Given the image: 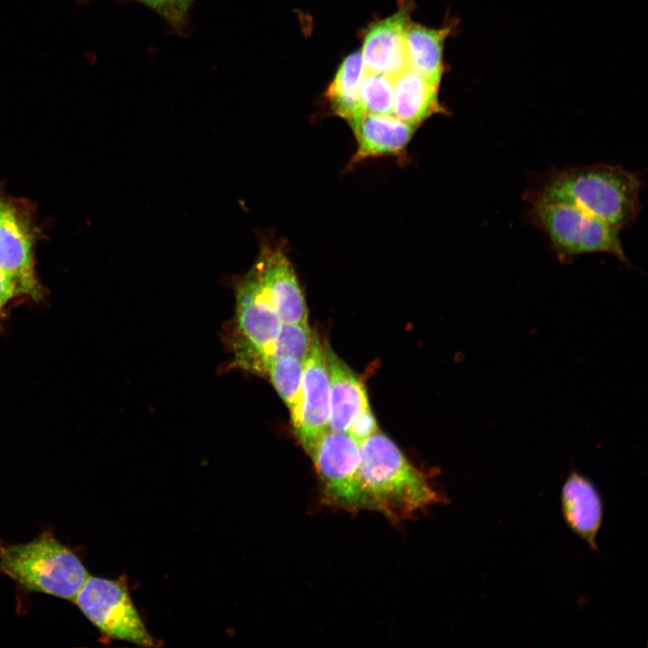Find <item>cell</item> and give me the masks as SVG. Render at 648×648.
Masks as SVG:
<instances>
[{"mask_svg":"<svg viewBox=\"0 0 648 648\" xmlns=\"http://www.w3.org/2000/svg\"><path fill=\"white\" fill-rule=\"evenodd\" d=\"M639 174L608 164L550 167L532 176L523 199L528 204L562 202L572 204L623 230L631 227L641 211Z\"/></svg>","mask_w":648,"mask_h":648,"instance_id":"cell-1","label":"cell"},{"mask_svg":"<svg viewBox=\"0 0 648 648\" xmlns=\"http://www.w3.org/2000/svg\"><path fill=\"white\" fill-rule=\"evenodd\" d=\"M360 478L368 509L408 518L443 496L387 436L377 431L360 443Z\"/></svg>","mask_w":648,"mask_h":648,"instance_id":"cell-2","label":"cell"},{"mask_svg":"<svg viewBox=\"0 0 648 648\" xmlns=\"http://www.w3.org/2000/svg\"><path fill=\"white\" fill-rule=\"evenodd\" d=\"M0 572L27 590L70 601L90 576L79 557L50 532L23 544L0 542Z\"/></svg>","mask_w":648,"mask_h":648,"instance_id":"cell-3","label":"cell"},{"mask_svg":"<svg viewBox=\"0 0 648 648\" xmlns=\"http://www.w3.org/2000/svg\"><path fill=\"white\" fill-rule=\"evenodd\" d=\"M529 205L524 213L525 221L544 235L560 263L603 253L632 266L623 248L620 230L569 203L542 202Z\"/></svg>","mask_w":648,"mask_h":648,"instance_id":"cell-4","label":"cell"},{"mask_svg":"<svg viewBox=\"0 0 648 648\" xmlns=\"http://www.w3.org/2000/svg\"><path fill=\"white\" fill-rule=\"evenodd\" d=\"M235 323L231 346L235 364L264 375L274 356L283 322L274 301L254 266L235 282Z\"/></svg>","mask_w":648,"mask_h":648,"instance_id":"cell-5","label":"cell"},{"mask_svg":"<svg viewBox=\"0 0 648 648\" xmlns=\"http://www.w3.org/2000/svg\"><path fill=\"white\" fill-rule=\"evenodd\" d=\"M324 502L346 511L368 509L360 478V444L347 433L327 430L308 453Z\"/></svg>","mask_w":648,"mask_h":648,"instance_id":"cell-6","label":"cell"},{"mask_svg":"<svg viewBox=\"0 0 648 648\" xmlns=\"http://www.w3.org/2000/svg\"><path fill=\"white\" fill-rule=\"evenodd\" d=\"M72 602L107 637L147 647L158 645L121 581L89 576Z\"/></svg>","mask_w":648,"mask_h":648,"instance_id":"cell-7","label":"cell"},{"mask_svg":"<svg viewBox=\"0 0 648 648\" xmlns=\"http://www.w3.org/2000/svg\"><path fill=\"white\" fill-rule=\"evenodd\" d=\"M35 239L29 203L0 194V268L14 279L19 295L39 300L43 291L35 271Z\"/></svg>","mask_w":648,"mask_h":648,"instance_id":"cell-8","label":"cell"},{"mask_svg":"<svg viewBox=\"0 0 648 648\" xmlns=\"http://www.w3.org/2000/svg\"><path fill=\"white\" fill-rule=\"evenodd\" d=\"M329 417V382L323 346L314 331L310 348L303 359L298 407L291 417L295 436L307 453L317 439L328 430Z\"/></svg>","mask_w":648,"mask_h":648,"instance_id":"cell-9","label":"cell"},{"mask_svg":"<svg viewBox=\"0 0 648 648\" xmlns=\"http://www.w3.org/2000/svg\"><path fill=\"white\" fill-rule=\"evenodd\" d=\"M411 6H402L385 19L371 23L362 47L364 70L395 77L408 68L405 35Z\"/></svg>","mask_w":648,"mask_h":648,"instance_id":"cell-10","label":"cell"},{"mask_svg":"<svg viewBox=\"0 0 648 648\" xmlns=\"http://www.w3.org/2000/svg\"><path fill=\"white\" fill-rule=\"evenodd\" d=\"M268 288L283 324L308 322V310L293 266L281 247L261 245L253 265Z\"/></svg>","mask_w":648,"mask_h":648,"instance_id":"cell-11","label":"cell"},{"mask_svg":"<svg viewBox=\"0 0 648 648\" xmlns=\"http://www.w3.org/2000/svg\"><path fill=\"white\" fill-rule=\"evenodd\" d=\"M561 508L570 529L597 552L603 504L594 484L581 473L572 471L562 487Z\"/></svg>","mask_w":648,"mask_h":648,"instance_id":"cell-12","label":"cell"},{"mask_svg":"<svg viewBox=\"0 0 648 648\" xmlns=\"http://www.w3.org/2000/svg\"><path fill=\"white\" fill-rule=\"evenodd\" d=\"M418 125L404 122L394 114L365 112L352 130L356 139V149L350 165L365 159L396 156L401 153L412 139Z\"/></svg>","mask_w":648,"mask_h":648,"instance_id":"cell-13","label":"cell"},{"mask_svg":"<svg viewBox=\"0 0 648 648\" xmlns=\"http://www.w3.org/2000/svg\"><path fill=\"white\" fill-rule=\"evenodd\" d=\"M323 352L330 392L328 429L346 433L353 420L369 406L366 391L329 345L323 346Z\"/></svg>","mask_w":648,"mask_h":648,"instance_id":"cell-14","label":"cell"},{"mask_svg":"<svg viewBox=\"0 0 648 648\" xmlns=\"http://www.w3.org/2000/svg\"><path fill=\"white\" fill-rule=\"evenodd\" d=\"M439 86L410 68L393 77V114L419 125L429 117L446 113L438 99Z\"/></svg>","mask_w":648,"mask_h":648,"instance_id":"cell-15","label":"cell"},{"mask_svg":"<svg viewBox=\"0 0 648 648\" xmlns=\"http://www.w3.org/2000/svg\"><path fill=\"white\" fill-rule=\"evenodd\" d=\"M450 29H430L410 22L406 30L408 68L437 86L444 72L443 50Z\"/></svg>","mask_w":648,"mask_h":648,"instance_id":"cell-16","label":"cell"},{"mask_svg":"<svg viewBox=\"0 0 648 648\" xmlns=\"http://www.w3.org/2000/svg\"><path fill=\"white\" fill-rule=\"evenodd\" d=\"M364 71L361 53H351L340 64L325 93L333 113L345 120L352 130L365 113L359 96Z\"/></svg>","mask_w":648,"mask_h":648,"instance_id":"cell-17","label":"cell"},{"mask_svg":"<svg viewBox=\"0 0 648 648\" xmlns=\"http://www.w3.org/2000/svg\"><path fill=\"white\" fill-rule=\"evenodd\" d=\"M303 361L291 356L272 358L266 366L267 376L277 393L286 404L291 417L295 413L301 392Z\"/></svg>","mask_w":648,"mask_h":648,"instance_id":"cell-18","label":"cell"},{"mask_svg":"<svg viewBox=\"0 0 648 648\" xmlns=\"http://www.w3.org/2000/svg\"><path fill=\"white\" fill-rule=\"evenodd\" d=\"M359 96L365 112L393 114V77L364 70Z\"/></svg>","mask_w":648,"mask_h":648,"instance_id":"cell-19","label":"cell"},{"mask_svg":"<svg viewBox=\"0 0 648 648\" xmlns=\"http://www.w3.org/2000/svg\"><path fill=\"white\" fill-rule=\"evenodd\" d=\"M313 333L308 322L283 324L274 357L291 356L303 361L310 348Z\"/></svg>","mask_w":648,"mask_h":648,"instance_id":"cell-20","label":"cell"},{"mask_svg":"<svg viewBox=\"0 0 648 648\" xmlns=\"http://www.w3.org/2000/svg\"><path fill=\"white\" fill-rule=\"evenodd\" d=\"M158 14L170 28L184 32L189 23L190 10L196 0H135Z\"/></svg>","mask_w":648,"mask_h":648,"instance_id":"cell-21","label":"cell"},{"mask_svg":"<svg viewBox=\"0 0 648 648\" xmlns=\"http://www.w3.org/2000/svg\"><path fill=\"white\" fill-rule=\"evenodd\" d=\"M377 431L375 417L368 406L353 420L346 433L360 444Z\"/></svg>","mask_w":648,"mask_h":648,"instance_id":"cell-22","label":"cell"},{"mask_svg":"<svg viewBox=\"0 0 648 648\" xmlns=\"http://www.w3.org/2000/svg\"><path fill=\"white\" fill-rule=\"evenodd\" d=\"M16 295L19 294L14 279L0 268V305L4 306Z\"/></svg>","mask_w":648,"mask_h":648,"instance_id":"cell-23","label":"cell"},{"mask_svg":"<svg viewBox=\"0 0 648 648\" xmlns=\"http://www.w3.org/2000/svg\"><path fill=\"white\" fill-rule=\"evenodd\" d=\"M80 4H86L89 0H77Z\"/></svg>","mask_w":648,"mask_h":648,"instance_id":"cell-24","label":"cell"},{"mask_svg":"<svg viewBox=\"0 0 648 648\" xmlns=\"http://www.w3.org/2000/svg\"><path fill=\"white\" fill-rule=\"evenodd\" d=\"M2 308H3V307L0 305V311H1V309H2Z\"/></svg>","mask_w":648,"mask_h":648,"instance_id":"cell-25","label":"cell"}]
</instances>
